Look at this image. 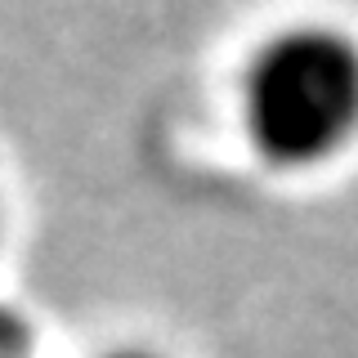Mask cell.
Segmentation results:
<instances>
[{
  "mask_svg": "<svg viewBox=\"0 0 358 358\" xmlns=\"http://www.w3.org/2000/svg\"><path fill=\"white\" fill-rule=\"evenodd\" d=\"M103 358H152V354H139V350H117V354H103Z\"/></svg>",
  "mask_w": 358,
  "mask_h": 358,
  "instance_id": "cell-3",
  "label": "cell"
},
{
  "mask_svg": "<svg viewBox=\"0 0 358 358\" xmlns=\"http://www.w3.org/2000/svg\"><path fill=\"white\" fill-rule=\"evenodd\" d=\"M36 331L14 305H0V358H31Z\"/></svg>",
  "mask_w": 358,
  "mask_h": 358,
  "instance_id": "cell-2",
  "label": "cell"
},
{
  "mask_svg": "<svg viewBox=\"0 0 358 358\" xmlns=\"http://www.w3.org/2000/svg\"><path fill=\"white\" fill-rule=\"evenodd\" d=\"M246 130L273 166H318L358 134V45L331 27L278 31L246 67Z\"/></svg>",
  "mask_w": 358,
  "mask_h": 358,
  "instance_id": "cell-1",
  "label": "cell"
}]
</instances>
